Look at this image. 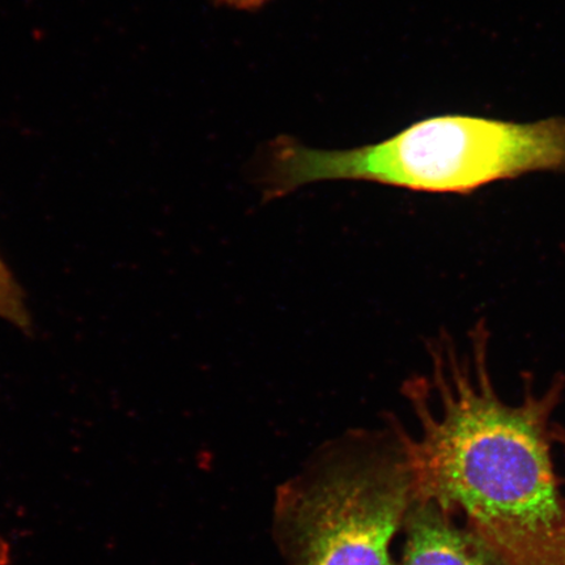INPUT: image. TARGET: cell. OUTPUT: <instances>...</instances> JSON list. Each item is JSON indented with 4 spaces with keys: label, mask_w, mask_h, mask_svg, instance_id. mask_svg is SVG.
Returning <instances> with one entry per match:
<instances>
[{
    "label": "cell",
    "mask_w": 565,
    "mask_h": 565,
    "mask_svg": "<svg viewBox=\"0 0 565 565\" xmlns=\"http://www.w3.org/2000/svg\"><path fill=\"white\" fill-rule=\"evenodd\" d=\"M489 331L480 321L459 351L434 344L433 374L406 385L419 436L404 428L415 500L454 514L507 565H565V494L557 478L553 420L565 374L519 404L501 399L489 370Z\"/></svg>",
    "instance_id": "6da1fadb"
},
{
    "label": "cell",
    "mask_w": 565,
    "mask_h": 565,
    "mask_svg": "<svg viewBox=\"0 0 565 565\" xmlns=\"http://www.w3.org/2000/svg\"><path fill=\"white\" fill-rule=\"evenodd\" d=\"M554 443L561 448L562 455L565 459V427L559 423L554 424Z\"/></svg>",
    "instance_id": "ba28073f"
},
{
    "label": "cell",
    "mask_w": 565,
    "mask_h": 565,
    "mask_svg": "<svg viewBox=\"0 0 565 565\" xmlns=\"http://www.w3.org/2000/svg\"><path fill=\"white\" fill-rule=\"evenodd\" d=\"M541 172H565V117L513 122L443 115L344 151L316 150L281 137L268 154L265 192L279 198L309 183L343 180L465 195Z\"/></svg>",
    "instance_id": "7a4b0ae2"
},
{
    "label": "cell",
    "mask_w": 565,
    "mask_h": 565,
    "mask_svg": "<svg viewBox=\"0 0 565 565\" xmlns=\"http://www.w3.org/2000/svg\"><path fill=\"white\" fill-rule=\"evenodd\" d=\"M218 6L230 7L239 11H257L270 2V0H214Z\"/></svg>",
    "instance_id": "8992f818"
},
{
    "label": "cell",
    "mask_w": 565,
    "mask_h": 565,
    "mask_svg": "<svg viewBox=\"0 0 565 565\" xmlns=\"http://www.w3.org/2000/svg\"><path fill=\"white\" fill-rule=\"evenodd\" d=\"M415 501L412 463L397 422L318 451L274 508L287 565H395L392 546Z\"/></svg>",
    "instance_id": "3957f363"
},
{
    "label": "cell",
    "mask_w": 565,
    "mask_h": 565,
    "mask_svg": "<svg viewBox=\"0 0 565 565\" xmlns=\"http://www.w3.org/2000/svg\"><path fill=\"white\" fill-rule=\"evenodd\" d=\"M401 565H507L454 514L415 500L404 526Z\"/></svg>",
    "instance_id": "277c9868"
},
{
    "label": "cell",
    "mask_w": 565,
    "mask_h": 565,
    "mask_svg": "<svg viewBox=\"0 0 565 565\" xmlns=\"http://www.w3.org/2000/svg\"><path fill=\"white\" fill-rule=\"evenodd\" d=\"M0 318L26 333L32 329V318L23 289L2 258H0Z\"/></svg>",
    "instance_id": "5b68a950"
},
{
    "label": "cell",
    "mask_w": 565,
    "mask_h": 565,
    "mask_svg": "<svg viewBox=\"0 0 565 565\" xmlns=\"http://www.w3.org/2000/svg\"><path fill=\"white\" fill-rule=\"evenodd\" d=\"M11 563V546L9 541L0 535V565H10Z\"/></svg>",
    "instance_id": "52a82bcc"
}]
</instances>
